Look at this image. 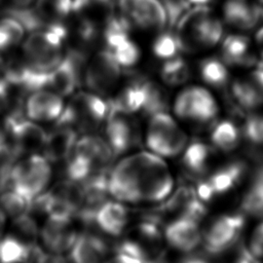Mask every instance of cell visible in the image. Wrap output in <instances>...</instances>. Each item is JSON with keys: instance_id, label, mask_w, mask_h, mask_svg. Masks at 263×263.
I'll use <instances>...</instances> for the list:
<instances>
[{"instance_id": "cell-8", "label": "cell", "mask_w": 263, "mask_h": 263, "mask_svg": "<svg viewBox=\"0 0 263 263\" xmlns=\"http://www.w3.org/2000/svg\"><path fill=\"white\" fill-rule=\"evenodd\" d=\"M174 110L182 119L204 123L216 117L218 105L209 90L200 86H190L178 95Z\"/></svg>"}, {"instance_id": "cell-2", "label": "cell", "mask_w": 263, "mask_h": 263, "mask_svg": "<svg viewBox=\"0 0 263 263\" xmlns=\"http://www.w3.org/2000/svg\"><path fill=\"white\" fill-rule=\"evenodd\" d=\"M175 29L180 49L187 52L215 46L223 34L222 24L204 5L189 8L180 17Z\"/></svg>"}, {"instance_id": "cell-33", "label": "cell", "mask_w": 263, "mask_h": 263, "mask_svg": "<svg viewBox=\"0 0 263 263\" xmlns=\"http://www.w3.org/2000/svg\"><path fill=\"white\" fill-rule=\"evenodd\" d=\"M167 106V95L163 88L153 81H146V97L143 111L150 116L159 112H165Z\"/></svg>"}, {"instance_id": "cell-11", "label": "cell", "mask_w": 263, "mask_h": 263, "mask_svg": "<svg viewBox=\"0 0 263 263\" xmlns=\"http://www.w3.org/2000/svg\"><path fill=\"white\" fill-rule=\"evenodd\" d=\"M130 115L109 106L106 119V141L114 155L129 150L140 139L139 128Z\"/></svg>"}, {"instance_id": "cell-3", "label": "cell", "mask_w": 263, "mask_h": 263, "mask_svg": "<svg viewBox=\"0 0 263 263\" xmlns=\"http://www.w3.org/2000/svg\"><path fill=\"white\" fill-rule=\"evenodd\" d=\"M109 103L92 92H78L73 96L62 114L57 125H64L75 130H93L106 121Z\"/></svg>"}, {"instance_id": "cell-26", "label": "cell", "mask_w": 263, "mask_h": 263, "mask_svg": "<svg viewBox=\"0 0 263 263\" xmlns=\"http://www.w3.org/2000/svg\"><path fill=\"white\" fill-rule=\"evenodd\" d=\"M31 246L18 236L0 238V263H29Z\"/></svg>"}, {"instance_id": "cell-37", "label": "cell", "mask_w": 263, "mask_h": 263, "mask_svg": "<svg viewBox=\"0 0 263 263\" xmlns=\"http://www.w3.org/2000/svg\"><path fill=\"white\" fill-rule=\"evenodd\" d=\"M243 135L246 139L255 146L263 143V116L251 114L245 121Z\"/></svg>"}, {"instance_id": "cell-14", "label": "cell", "mask_w": 263, "mask_h": 263, "mask_svg": "<svg viewBox=\"0 0 263 263\" xmlns=\"http://www.w3.org/2000/svg\"><path fill=\"white\" fill-rule=\"evenodd\" d=\"M163 233L167 243L181 252L193 251L202 239L198 221L187 217H179L168 222Z\"/></svg>"}, {"instance_id": "cell-5", "label": "cell", "mask_w": 263, "mask_h": 263, "mask_svg": "<svg viewBox=\"0 0 263 263\" xmlns=\"http://www.w3.org/2000/svg\"><path fill=\"white\" fill-rule=\"evenodd\" d=\"M64 39L50 30L29 33L23 43L24 60L35 70L49 72L64 59Z\"/></svg>"}, {"instance_id": "cell-36", "label": "cell", "mask_w": 263, "mask_h": 263, "mask_svg": "<svg viewBox=\"0 0 263 263\" xmlns=\"http://www.w3.org/2000/svg\"><path fill=\"white\" fill-rule=\"evenodd\" d=\"M13 228L17 233L16 236L29 245H34L40 233L36 221L29 213L13 219Z\"/></svg>"}, {"instance_id": "cell-31", "label": "cell", "mask_w": 263, "mask_h": 263, "mask_svg": "<svg viewBox=\"0 0 263 263\" xmlns=\"http://www.w3.org/2000/svg\"><path fill=\"white\" fill-rule=\"evenodd\" d=\"M200 76L204 82L214 87H223L228 81V71L220 60L210 58L200 63Z\"/></svg>"}, {"instance_id": "cell-46", "label": "cell", "mask_w": 263, "mask_h": 263, "mask_svg": "<svg viewBox=\"0 0 263 263\" xmlns=\"http://www.w3.org/2000/svg\"><path fill=\"white\" fill-rule=\"evenodd\" d=\"M4 65H5V62L3 61L2 57L0 55V74L2 75V71H3V68H4Z\"/></svg>"}, {"instance_id": "cell-29", "label": "cell", "mask_w": 263, "mask_h": 263, "mask_svg": "<svg viewBox=\"0 0 263 263\" xmlns=\"http://www.w3.org/2000/svg\"><path fill=\"white\" fill-rule=\"evenodd\" d=\"M241 206L245 213L263 217V167L256 173L243 196Z\"/></svg>"}, {"instance_id": "cell-19", "label": "cell", "mask_w": 263, "mask_h": 263, "mask_svg": "<svg viewBox=\"0 0 263 263\" xmlns=\"http://www.w3.org/2000/svg\"><path fill=\"white\" fill-rule=\"evenodd\" d=\"M223 13L226 23L238 30H250L261 18L257 3L250 0H226Z\"/></svg>"}, {"instance_id": "cell-40", "label": "cell", "mask_w": 263, "mask_h": 263, "mask_svg": "<svg viewBox=\"0 0 263 263\" xmlns=\"http://www.w3.org/2000/svg\"><path fill=\"white\" fill-rule=\"evenodd\" d=\"M256 43H257V47H258V50L263 59V27L260 28L258 30V32L256 33ZM263 63V62H262Z\"/></svg>"}, {"instance_id": "cell-6", "label": "cell", "mask_w": 263, "mask_h": 263, "mask_svg": "<svg viewBox=\"0 0 263 263\" xmlns=\"http://www.w3.org/2000/svg\"><path fill=\"white\" fill-rule=\"evenodd\" d=\"M146 143L153 153L163 157H173L185 149L187 136L170 114L159 112L150 117Z\"/></svg>"}, {"instance_id": "cell-22", "label": "cell", "mask_w": 263, "mask_h": 263, "mask_svg": "<svg viewBox=\"0 0 263 263\" xmlns=\"http://www.w3.org/2000/svg\"><path fill=\"white\" fill-rule=\"evenodd\" d=\"M72 12L100 31H103L116 14L111 0H78L73 6Z\"/></svg>"}, {"instance_id": "cell-35", "label": "cell", "mask_w": 263, "mask_h": 263, "mask_svg": "<svg viewBox=\"0 0 263 263\" xmlns=\"http://www.w3.org/2000/svg\"><path fill=\"white\" fill-rule=\"evenodd\" d=\"M110 51H112L118 64L123 67H132L140 59V49L129 37L118 43Z\"/></svg>"}, {"instance_id": "cell-34", "label": "cell", "mask_w": 263, "mask_h": 263, "mask_svg": "<svg viewBox=\"0 0 263 263\" xmlns=\"http://www.w3.org/2000/svg\"><path fill=\"white\" fill-rule=\"evenodd\" d=\"M180 50V45L175 33L162 32L153 42V52L160 59H173L178 55Z\"/></svg>"}, {"instance_id": "cell-18", "label": "cell", "mask_w": 263, "mask_h": 263, "mask_svg": "<svg viewBox=\"0 0 263 263\" xmlns=\"http://www.w3.org/2000/svg\"><path fill=\"white\" fill-rule=\"evenodd\" d=\"M77 130L72 127L57 125L49 134L43 148L44 156L49 162L65 160L72 153L77 142Z\"/></svg>"}, {"instance_id": "cell-45", "label": "cell", "mask_w": 263, "mask_h": 263, "mask_svg": "<svg viewBox=\"0 0 263 263\" xmlns=\"http://www.w3.org/2000/svg\"><path fill=\"white\" fill-rule=\"evenodd\" d=\"M190 2V4H194V5H204L208 2H210L211 0H188Z\"/></svg>"}, {"instance_id": "cell-32", "label": "cell", "mask_w": 263, "mask_h": 263, "mask_svg": "<svg viewBox=\"0 0 263 263\" xmlns=\"http://www.w3.org/2000/svg\"><path fill=\"white\" fill-rule=\"evenodd\" d=\"M190 71L187 63L178 57L167 60L161 67V78L170 85H179L187 81Z\"/></svg>"}, {"instance_id": "cell-7", "label": "cell", "mask_w": 263, "mask_h": 263, "mask_svg": "<svg viewBox=\"0 0 263 263\" xmlns=\"http://www.w3.org/2000/svg\"><path fill=\"white\" fill-rule=\"evenodd\" d=\"M120 75V65L112 51L103 49L87 61L83 73V83L99 95H108L118 84Z\"/></svg>"}, {"instance_id": "cell-41", "label": "cell", "mask_w": 263, "mask_h": 263, "mask_svg": "<svg viewBox=\"0 0 263 263\" xmlns=\"http://www.w3.org/2000/svg\"><path fill=\"white\" fill-rule=\"evenodd\" d=\"M6 224V215L5 213L0 209V238L3 236V231Z\"/></svg>"}, {"instance_id": "cell-10", "label": "cell", "mask_w": 263, "mask_h": 263, "mask_svg": "<svg viewBox=\"0 0 263 263\" xmlns=\"http://www.w3.org/2000/svg\"><path fill=\"white\" fill-rule=\"evenodd\" d=\"M120 14L130 24L144 30L160 31L167 24L160 0H119Z\"/></svg>"}, {"instance_id": "cell-24", "label": "cell", "mask_w": 263, "mask_h": 263, "mask_svg": "<svg viewBox=\"0 0 263 263\" xmlns=\"http://www.w3.org/2000/svg\"><path fill=\"white\" fill-rule=\"evenodd\" d=\"M222 59L230 65H252L256 62L249 38L241 35H229L224 39Z\"/></svg>"}, {"instance_id": "cell-47", "label": "cell", "mask_w": 263, "mask_h": 263, "mask_svg": "<svg viewBox=\"0 0 263 263\" xmlns=\"http://www.w3.org/2000/svg\"><path fill=\"white\" fill-rule=\"evenodd\" d=\"M259 67H262V68H263V63H262V64H260V65H259Z\"/></svg>"}, {"instance_id": "cell-9", "label": "cell", "mask_w": 263, "mask_h": 263, "mask_svg": "<svg viewBox=\"0 0 263 263\" xmlns=\"http://www.w3.org/2000/svg\"><path fill=\"white\" fill-rule=\"evenodd\" d=\"M245 225L240 213L219 216L212 221L203 234L204 248L212 255H219L230 249L238 239Z\"/></svg>"}, {"instance_id": "cell-42", "label": "cell", "mask_w": 263, "mask_h": 263, "mask_svg": "<svg viewBox=\"0 0 263 263\" xmlns=\"http://www.w3.org/2000/svg\"><path fill=\"white\" fill-rule=\"evenodd\" d=\"M180 263H209V262L198 257H189V258H185Z\"/></svg>"}, {"instance_id": "cell-12", "label": "cell", "mask_w": 263, "mask_h": 263, "mask_svg": "<svg viewBox=\"0 0 263 263\" xmlns=\"http://www.w3.org/2000/svg\"><path fill=\"white\" fill-rule=\"evenodd\" d=\"M246 165L240 161L224 164L200 181L195 189L201 201H210L216 196L226 194L232 190L242 179Z\"/></svg>"}, {"instance_id": "cell-1", "label": "cell", "mask_w": 263, "mask_h": 263, "mask_svg": "<svg viewBox=\"0 0 263 263\" xmlns=\"http://www.w3.org/2000/svg\"><path fill=\"white\" fill-rule=\"evenodd\" d=\"M116 182L139 201H161L170 196L174 179L161 156L138 152L121 159L114 167Z\"/></svg>"}, {"instance_id": "cell-25", "label": "cell", "mask_w": 263, "mask_h": 263, "mask_svg": "<svg viewBox=\"0 0 263 263\" xmlns=\"http://www.w3.org/2000/svg\"><path fill=\"white\" fill-rule=\"evenodd\" d=\"M214 155L215 150L211 146L195 141L186 147L182 157V163L184 168L190 174L202 175L209 171Z\"/></svg>"}, {"instance_id": "cell-16", "label": "cell", "mask_w": 263, "mask_h": 263, "mask_svg": "<svg viewBox=\"0 0 263 263\" xmlns=\"http://www.w3.org/2000/svg\"><path fill=\"white\" fill-rule=\"evenodd\" d=\"M44 246L53 253H63L70 250L77 238V233L71 220L50 219L46 221L40 231Z\"/></svg>"}, {"instance_id": "cell-43", "label": "cell", "mask_w": 263, "mask_h": 263, "mask_svg": "<svg viewBox=\"0 0 263 263\" xmlns=\"http://www.w3.org/2000/svg\"><path fill=\"white\" fill-rule=\"evenodd\" d=\"M34 0H10L14 6H29Z\"/></svg>"}, {"instance_id": "cell-28", "label": "cell", "mask_w": 263, "mask_h": 263, "mask_svg": "<svg viewBox=\"0 0 263 263\" xmlns=\"http://www.w3.org/2000/svg\"><path fill=\"white\" fill-rule=\"evenodd\" d=\"M25 28L13 16L4 14L0 17V52L18 45L25 34Z\"/></svg>"}, {"instance_id": "cell-39", "label": "cell", "mask_w": 263, "mask_h": 263, "mask_svg": "<svg viewBox=\"0 0 263 263\" xmlns=\"http://www.w3.org/2000/svg\"><path fill=\"white\" fill-rule=\"evenodd\" d=\"M10 84L0 74V114L10 107Z\"/></svg>"}, {"instance_id": "cell-38", "label": "cell", "mask_w": 263, "mask_h": 263, "mask_svg": "<svg viewBox=\"0 0 263 263\" xmlns=\"http://www.w3.org/2000/svg\"><path fill=\"white\" fill-rule=\"evenodd\" d=\"M249 250L257 258H263V222L255 228L250 240Z\"/></svg>"}, {"instance_id": "cell-20", "label": "cell", "mask_w": 263, "mask_h": 263, "mask_svg": "<svg viewBox=\"0 0 263 263\" xmlns=\"http://www.w3.org/2000/svg\"><path fill=\"white\" fill-rule=\"evenodd\" d=\"M70 251L73 263H105L107 261V245L102 238L92 234L78 235Z\"/></svg>"}, {"instance_id": "cell-44", "label": "cell", "mask_w": 263, "mask_h": 263, "mask_svg": "<svg viewBox=\"0 0 263 263\" xmlns=\"http://www.w3.org/2000/svg\"><path fill=\"white\" fill-rule=\"evenodd\" d=\"M257 148H258V150L255 151V154H256V156H257L259 159H262V160H263V143H262L261 145L257 146Z\"/></svg>"}, {"instance_id": "cell-17", "label": "cell", "mask_w": 263, "mask_h": 263, "mask_svg": "<svg viewBox=\"0 0 263 263\" xmlns=\"http://www.w3.org/2000/svg\"><path fill=\"white\" fill-rule=\"evenodd\" d=\"M34 8L46 23L47 30L57 33L65 40L69 32L65 20L72 12L71 0H36Z\"/></svg>"}, {"instance_id": "cell-15", "label": "cell", "mask_w": 263, "mask_h": 263, "mask_svg": "<svg viewBox=\"0 0 263 263\" xmlns=\"http://www.w3.org/2000/svg\"><path fill=\"white\" fill-rule=\"evenodd\" d=\"M233 100L243 109H255L263 104V68L235 79L231 85Z\"/></svg>"}, {"instance_id": "cell-4", "label": "cell", "mask_w": 263, "mask_h": 263, "mask_svg": "<svg viewBox=\"0 0 263 263\" xmlns=\"http://www.w3.org/2000/svg\"><path fill=\"white\" fill-rule=\"evenodd\" d=\"M51 178V167L47 158L38 153L15 161L10 172V188L13 189L31 202L49 184Z\"/></svg>"}, {"instance_id": "cell-21", "label": "cell", "mask_w": 263, "mask_h": 263, "mask_svg": "<svg viewBox=\"0 0 263 263\" xmlns=\"http://www.w3.org/2000/svg\"><path fill=\"white\" fill-rule=\"evenodd\" d=\"M93 221L109 235H119L128 221L126 208L118 201H105L95 214Z\"/></svg>"}, {"instance_id": "cell-23", "label": "cell", "mask_w": 263, "mask_h": 263, "mask_svg": "<svg viewBox=\"0 0 263 263\" xmlns=\"http://www.w3.org/2000/svg\"><path fill=\"white\" fill-rule=\"evenodd\" d=\"M146 81L136 79L124 86L109 106L121 112L133 114L143 109L146 97Z\"/></svg>"}, {"instance_id": "cell-27", "label": "cell", "mask_w": 263, "mask_h": 263, "mask_svg": "<svg viewBox=\"0 0 263 263\" xmlns=\"http://www.w3.org/2000/svg\"><path fill=\"white\" fill-rule=\"evenodd\" d=\"M240 134L237 126L229 120H222L217 123L211 135L214 147L223 152L234 150L238 146Z\"/></svg>"}, {"instance_id": "cell-13", "label": "cell", "mask_w": 263, "mask_h": 263, "mask_svg": "<svg viewBox=\"0 0 263 263\" xmlns=\"http://www.w3.org/2000/svg\"><path fill=\"white\" fill-rule=\"evenodd\" d=\"M64 108L60 95L49 89H39L30 92L24 105V112L33 121L47 122L57 120Z\"/></svg>"}, {"instance_id": "cell-30", "label": "cell", "mask_w": 263, "mask_h": 263, "mask_svg": "<svg viewBox=\"0 0 263 263\" xmlns=\"http://www.w3.org/2000/svg\"><path fill=\"white\" fill-rule=\"evenodd\" d=\"M32 202L13 189H7L0 193V209L6 216L15 219L31 211Z\"/></svg>"}]
</instances>
